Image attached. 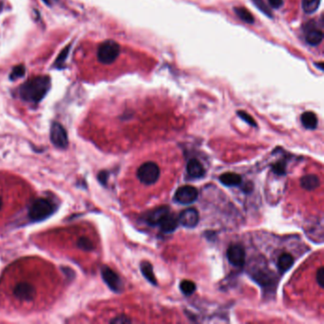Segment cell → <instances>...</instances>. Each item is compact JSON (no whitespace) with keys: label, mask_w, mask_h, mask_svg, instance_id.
Instances as JSON below:
<instances>
[{"label":"cell","mask_w":324,"mask_h":324,"mask_svg":"<svg viewBox=\"0 0 324 324\" xmlns=\"http://www.w3.org/2000/svg\"><path fill=\"white\" fill-rule=\"evenodd\" d=\"M51 141L58 148L65 149L69 146V138L64 127L57 122L53 123L51 127Z\"/></svg>","instance_id":"obj_5"},{"label":"cell","mask_w":324,"mask_h":324,"mask_svg":"<svg viewBox=\"0 0 324 324\" xmlns=\"http://www.w3.org/2000/svg\"><path fill=\"white\" fill-rule=\"evenodd\" d=\"M254 2H255V4L262 10V11H264L265 12V14L267 15H269L270 16V14L268 13V11L266 10V7H265V4H264V2L262 1V0H254Z\"/></svg>","instance_id":"obj_30"},{"label":"cell","mask_w":324,"mask_h":324,"mask_svg":"<svg viewBox=\"0 0 324 324\" xmlns=\"http://www.w3.org/2000/svg\"><path fill=\"white\" fill-rule=\"evenodd\" d=\"M235 12L237 15H239L243 21L247 23H254V17L251 15L250 13L245 10L244 8H235Z\"/></svg>","instance_id":"obj_23"},{"label":"cell","mask_w":324,"mask_h":324,"mask_svg":"<svg viewBox=\"0 0 324 324\" xmlns=\"http://www.w3.org/2000/svg\"><path fill=\"white\" fill-rule=\"evenodd\" d=\"M77 246H78V248L84 251H91L93 250V248H94L92 242L86 237H81L78 239Z\"/></svg>","instance_id":"obj_22"},{"label":"cell","mask_w":324,"mask_h":324,"mask_svg":"<svg viewBox=\"0 0 324 324\" xmlns=\"http://www.w3.org/2000/svg\"><path fill=\"white\" fill-rule=\"evenodd\" d=\"M187 171H188L189 175L194 179L203 178L206 174V170H205L203 164L196 159H191L189 162H188Z\"/></svg>","instance_id":"obj_13"},{"label":"cell","mask_w":324,"mask_h":324,"mask_svg":"<svg viewBox=\"0 0 324 324\" xmlns=\"http://www.w3.org/2000/svg\"><path fill=\"white\" fill-rule=\"evenodd\" d=\"M200 221V215L196 208H188L181 212L179 215L178 221L181 223V225L188 227V228H193L195 227L198 222Z\"/></svg>","instance_id":"obj_10"},{"label":"cell","mask_w":324,"mask_h":324,"mask_svg":"<svg viewBox=\"0 0 324 324\" xmlns=\"http://www.w3.org/2000/svg\"><path fill=\"white\" fill-rule=\"evenodd\" d=\"M320 185H321V181H320L319 177L316 176L314 174L306 175L300 179V186L302 189H304L306 190H314V189H318L320 187Z\"/></svg>","instance_id":"obj_14"},{"label":"cell","mask_w":324,"mask_h":324,"mask_svg":"<svg viewBox=\"0 0 324 324\" xmlns=\"http://www.w3.org/2000/svg\"><path fill=\"white\" fill-rule=\"evenodd\" d=\"M227 259L235 267H243L245 263V250L241 244H232L227 249Z\"/></svg>","instance_id":"obj_9"},{"label":"cell","mask_w":324,"mask_h":324,"mask_svg":"<svg viewBox=\"0 0 324 324\" xmlns=\"http://www.w3.org/2000/svg\"><path fill=\"white\" fill-rule=\"evenodd\" d=\"M199 196V191L192 186H184L177 189L174 200L182 205H190L194 203Z\"/></svg>","instance_id":"obj_6"},{"label":"cell","mask_w":324,"mask_h":324,"mask_svg":"<svg viewBox=\"0 0 324 324\" xmlns=\"http://www.w3.org/2000/svg\"><path fill=\"white\" fill-rule=\"evenodd\" d=\"M301 123L307 130H315L318 126V118L312 111H306L301 115Z\"/></svg>","instance_id":"obj_17"},{"label":"cell","mask_w":324,"mask_h":324,"mask_svg":"<svg viewBox=\"0 0 324 324\" xmlns=\"http://www.w3.org/2000/svg\"><path fill=\"white\" fill-rule=\"evenodd\" d=\"M44 1H45V2H46V3H48V4H50V3H51V1H52V0H44Z\"/></svg>","instance_id":"obj_34"},{"label":"cell","mask_w":324,"mask_h":324,"mask_svg":"<svg viewBox=\"0 0 324 324\" xmlns=\"http://www.w3.org/2000/svg\"><path fill=\"white\" fill-rule=\"evenodd\" d=\"M69 50H70V46H68L62 53H61V54H60V56H59L58 59H57V61H56V63L57 64H62V63H64V60H65V58L67 57V55H68V53H69Z\"/></svg>","instance_id":"obj_29"},{"label":"cell","mask_w":324,"mask_h":324,"mask_svg":"<svg viewBox=\"0 0 324 324\" xmlns=\"http://www.w3.org/2000/svg\"><path fill=\"white\" fill-rule=\"evenodd\" d=\"M55 211L54 204L45 198L36 199L29 206L28 215L32 221H43L52 216Z\"/></svg>","instance_id":"obj_2"},{"label":"cell","mask_w":324,"mask_h":324,"mask_svg":"<svg viewBox=\"0 0 324 324\" xmlns=\"http://www.w3.org/2000/svg\"><path fill=\"white\" fill-rule=\"evenodd\" d=\"M178 223H179L178 219L174 217V215H172L170 213H167L160 221L159 225H160V228H161L162 232L167 234V233H171L174 230H176V228L178 227Z\"/></svg>","instance_id":"obj_12"},{"label":"cell","mask_w":324,"mask_h":324,"mask_svg":"<svg viewBox=\"0 0 324 324\" xmlns=\"http://www.w3.org/2000/svg\"><path fill=\"white\" fill-rule=\"evenodd\" d=\"M180 289L186 296H190L196 290V284L191 280H183L180 284Z\"/></svg>","instance_id":"obj_21"},{"label":"cell","mask_w":324,"mask_h":324,"mask_svg":"<svg viewBox=\"0 0 324 324\" xmlns=\"http://www.w3.org/2000/svg\"><path fill=\"white\" fill-rule=\"evenodd\" d=\"M323 38H324V34L319 29H310L309 30H307L305 35L306 42L312 46H318L323 41Z\"/></svg>","instance_id":"obj_18"},{"label":"cell","mask_w":324,"mask_h":324,"mask_svg":"<svg viewBox=\"0 0 324 324\" xmlns=\"http://www.w3.org/2000/svg\"><path fill=\"white\" fill-rule=\"evenodd\" d=\"M120 54V46L115 41L108 40L100 45L97 57L99 62L105 65H108L113 63L118 58Z\"/></svg>","instance_id":"obj_3"},{"label":"cell","mask_w":324,"mask_h":324,"mask_svg":"<svg viewBox=\"0 0 324 324\" xmlns=\"http://www.w3.org/2000/svg\"><path fill=\"white\" fill-rule=\"evenodd\" d=\"M1 207H2V199L0 197V209H1Z\"/></svg>","instance_id":"obj_33"},{"label":"cell","mask_w":324,"mask_h":324,"mask_svg":"<svg viewBox=\"0 0 324 324\" xmlns=\"http://www.w3.org/2000/svg\"><path fill=\"white\" fill-rule=\"evenodd\" d=\"M268 1L271 4V6L275 9H279L283 4V0H268Z\"/></svg>","instance_id":"obj_31"},{"label":"cell","mask_w":324,"mask_h":324,"mask_svg":"<svg viewBox=\"0 0 324 324\" xmlns=\"http://www.w3.org/2000/svg\"><path fill=\"white\" fill-rule=\"evenodd\" d=\"M238 115L242 118L243 121H245L247 124H249V125L253 126V127H257V123H256V122L254 121V119L251 117L249 114H247L246 112H244V111H238Z\"/></svg>","instance_id":"obj_26"},{"label":"cell","mask_w":324,"mask_h":324,"mask_svg":"<svg viewBox=\"0 0 324 324\" xmlns=\"http://www.w3.org/2000/svg\"><path fill=\"white\" fill-rule=\"evenodd\" d=\"M109 323H110V324H131L132 321H131L130 319H128L127 317H125V316H120V317H116L115 319L111 320Z\"/></svg>","instance_id":"obj_28"},{"label":"cell","mask_w":324,"mask_h":324,"mask_svg":"<svg viewBox=\"0 0 324 324\" xmlns=\"http://www.w3.org/2000/svg\"><path fill=\"white\" fill-rule=\"evenodd\" d=\"M51 88V79L49 76H35L24 83L19 89L23 100L30 103H39Z\"/></svg>","instance_id":"obj_1"},{"label":"cell","mask_w":324,"mask_h":324,"mask_svg":"<svg viewBox=\"0 0 324 324\" xmlns=\"http://www.w3.org/2000/svg\"><path fill=\"white\" fill-rule=\"evenodd\" d=\"M107 179H108V174H107L106 172H102V173L99 175V181H100L101 183H103V184H105V182L107 181Z\"/></svg>","instance_id":"obj_32"},{"label":"cell","mask_w":324,"mask_h":324,"mask_svg":"<svg viewBox=\"0 0 324 324\" xmlns=\"http://www.w3.org/2000/svg\"><path fill=\"white\" fill-rule=\"evenodd\" d=\"M317 282L319 283L320 287H324V269L323 267H321L318 271H317Z\"/></svg>","instance_id":"obj_27"},{"label":"cell","mask_w":324,"mask_h":324,"mask_svg":"<svg viewBox=\"0 0 324 324\" xmlns=\"http://www.w3.org/2000/svg\"><path fill=\"white\" fill-rule=\"evenodd\" d=\"M137 176L143 184L147 186L153 185L158 181L160 177V168L155 162H145L139 167Z\"/></svg>","instance_id":"obj_4"},{"label":"cell","mask_w":324,"mask_h":324,"mask_svg":"<svg viewBox=\"0 0 324 324\" xmlns=\"http://www.w3.org/2000/svg\"><path fill=\"white\" fill-rule=\"evenodd\" d=\"M294 265V258L289 253L281 254L278 259V267L281 272L288 271Z\"/></svg>","instance_id":"obj_16"},{"label":"cell","mask_w":324,"mask_h":324,"mask_svg":"<svg viewBox=\"0 0 324 324\" xmlns=\"http://www.w3.org/2000/svg\"><path fill=\"white\" fill-rule=\"evenodd\" d=\"M141 271L144 277L147 279L150 283L153 285H157V280L155 278V275L153 273V267L150 263L144 262L141 264Z\"/></svg>","instance_id":"obj_19"},{"label":"cell","mask_w":324,"mask_h":324,"mask_svg":"<svg viewBox=\"0 0 324 324\" xmlns=\"http://www.w3.org/2000/svg\"><path fill=\"white\" fill-rule=\"evenodd\" d=\"M25 74V67L23 65H18L14 68V70L12 71V74L10 75V78L12 80H15L17 78L22 77Z\"/></svg>","instance_id":"obj_25"},{"label":"cell","mask_w":324,"mask_h":324,"mask_svg":"<svg viewBox=\"0 0 324 324\" xmlns=\"http://www.w3.org/2000/svg\"><path fill=\"white\" fill-rule=\"evenodd\" d=\"M220 182L226 187H238L242 184V177L237 173H224L220 176Z\"/></svg>","instance_id":"obj_15"},{"label":"cell","mask_w":324,"mask_h":324,"mask_svg":"<svg viewBox=\"0 0 324 324\" xmlns=\"http://www.w3.org/2000/svg\"><path fill=\"white\" fill-rule=\"evenodd\" d=\"M101 274L104 281L108 286L115 293H120L123 290V282L117 274L108 266H103L101 269Z\"/></svg>","instance_id":"obj_8"},{"label":"cell","mask_w":324,"mask_h":324,"mask_svg":"<svg viewBox=\"0 0 324 324\" xmlns=\"http://www.w3.org/2000/svg\"><path fill=\"white\" fill-rule=\"evenodd\" d=\"M321 4V0H302V8L305 13H315Z\"/></svg>","instance_id":"obj_20"},{"label":"cell","mask_w":324,"mask_h":324,"mask_svg":"<svg viewBox=\"0 0 324 324\" xmlns=\"http://www.w3.org/2000/svg\"><path fill=\"white\" fill-rule=\"evenodd\" d=\"M14 296L21 301H32L36 296V289L29 282H19L14 288Z\"/></svg>","instance_id":"obj_7"},{"label":"cell","mask_w":324,"mask_h":324,"mask_svg":"<svg viewBox=\"0 0 324 324\" xmlns=\"http://www.w3.org/2000/svg\"><path fill=\"white\" fill-rule=\"evenodd\" d=\"M272 170L277 175H284L286 172V163L282 161L276 162L272 165Z\"/></svg>","instance_id":"obj_24"},{"label":"cell","mask_w":324,"mask_h":324,"mask_svg":"<svg viewBox=\"0 0 324 324\" xmlns=\"http://www.w3.org/2000/svg\"><path fill=\"white\" fill-rule=\"evenodd\" d=\"M167 213H169L168 206H160V207L148 212L147 216L145 217V220L149 225L154 226V225L159 224L160 221Z\"/></svg>","instance_id":"obj_11"}]
</instances>
